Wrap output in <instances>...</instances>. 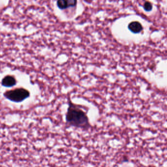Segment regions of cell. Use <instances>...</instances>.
Returning a JSON list of instances; mask_svg holds the SVG:
<instances>
[{"instance_id":"8992f818","label":"cell","mask_w":167,"mask_h":167,"mask_svg":"<svg viewBox=\"0 0 167 167\" xmlns=\"http://www.w3.org/2000/svg\"><path fill=\"white\" fill-rule=\"evenodd\" d=\"M143 7L144 10L147 12H150L153 9V5L150 1H147L144 3Z\"/></svg>"},{"instance_id":"277c9868","label":"cell","mask_w":167,"mask_h":167,"mask_svg":"<svg viewBox=\"0 0 167 167\" xmlns=\"http://www.w3.org/2000/svg\"><path fill=\"white\" fill-rule=\"evenodd\" d=\"M128 28L131 32L135 34L140 33L143 29L141 24L137 21L132 22L129 23L128 25Z\"/></svg>"},{"instance_id":"7a4b0ae2","label":"cell","mask_w":167,"mask_h":167,"mask_svg":"<svg viewBox=\"0 0 167 167\" xmlns=\"http://www.w3.org/2000/svg\"><path fill=\"white\" fill-rule=\"evenodd\" d=\"M30 96L29 90L24 88H17L12 90H8L4 93V96L9 101L15 103L23 102Z\"/></svg>"},{"instance_id":"6da1fadb","label":"cell","mask_w":167,"mask_h":167,"mask_svg":"<svg viewBox=\"0 0 167 167\" xmlns=\"http://www.w3.org/2000/svg\"><path fill=\"white\" fill-rule=\"evenodd\" d=\"M68 107L66 113V123L69 126L81 129L89 130L91 127L87 113L83 110L80 105L74 103L68 96Z\"/></svg>"},{"instance_id":"3957f363","label":"cell","mask_w":167,"mask_h":167,"mask_svg":"<svg viewBox=\"0 0 167 167\" xmlns=\"http://www.w3.org/2000/svg\"><path fill=\"white\" fill-rule=\"evenodd\" d=\"M17 81L14 76L7 75L4 77L1 81L2 86L6 88H11L16 85Z\"/></svg>"},{"instance_id":"5b68a950","label":"cell","mask_w":167,"mask_h":167,"mask_svg":"<svg viewBox=\"0 0 167 167\" xmlns=\"http://www.w3.org/2000/svg\"><path fill=\"white\" fill-rule=\"evenodd\" d=\"M57 5L60 9H65L68 8L66 0H57Z\"/></svg>"},{"instance_id":"52a82bcc","label":"cell","mask_w":167,"mask_h":167,"mask_svg":"<svg viewBox=\"0 0 167 167\" xmlns=\"http://www.w3.org/2000/svg\"><path fill=\"white\" fill-rule=\"evenodd\" d=\"M67 7H74L77 4V0H66Z\"/></svg>"}]
</instances>
